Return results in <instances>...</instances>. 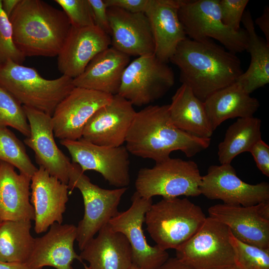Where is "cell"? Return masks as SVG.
<instances>
[{"instance_id": "6da1fadb", "label": "cell", "mask_w": 269, "mask_h": 269, "mask_svg": "<svg viewBox=\"0 0 269 269\" xmlns=\"http://www.w3.org/2000/svg\"><path fill=\"white\" fill-rule=\"evenodd\" d=\"M169 61L180 71L182 84L204 102L216 91L236 82L243 73L240 58L212 39L186 38Z\"/></svg>"}, {"instance_id": "7a4b0ae2", "label": "cell", "mask_w": 269, "mask_h": 269, "mask_svg": "<svg viewBox=\"0 0 269 269\" xmlns=\"http://www.w3.org/2000/svg\"><path fill=\"white\" fill-rule=\"evenodd\" d=\"M125 142L129 153L158 163L176 150L192 157L207 149L211 138L194 136L176 128L170 120L168 105H149L136 112Z\"/></svg>"}, {"instance_id": "3957f363", "label": "cell", "mask_w": 269, "mask_h": 269, "mask_svg": "<svg viewBox=\"0 0 269 269\" xmlns=\"http://www.w3.org/2000/svg\"><path fill=\"white\" fill-rule=\"evenodd\" d=\"M9 19L13 42L25 57L58 56L71 27L63 10L41 0H20Z\"/></svg>"}, {"instance_id": "277c9868", "label": "cell", "mask_w": 269, "mask_h": 269, "mask_svg": "<svg viewBox=\"0 0 269 269\" xmlns=\"http://www.w3.org/2000/svg\"><path fill=\"white\" fill-rule=\"evenodd\" d=\"M73 81V78L63 75L55 79H46L35 69L10 59L0 64V87L22 106L50 116L58 104L75 87Z\"/></svg>"}, {"instance_id": "5b68a950", "label": "cell", "mask_w": 269, "mask_h": 269, "mask_svg": "<svg viewBox=\"0 0 269 269\" xmlns=\"http://www.w3.org/2000/svg\"><path fill=\"white\" fill-rule=\"evenodd\" d=\"M206 217L200 206L187 198H163L145 214L146 229L162 250L176 249L202 226Z\"/></svg>"}, {"instance_id": "8992f818", "label": "cell", "mask_w": 269, "mask_h": 269, "mask_svg": "<svg viewBox=\"0 0 269 269\" xmlns=\"http://www.w3.org/2000/svg\"><path fill=\"white\" fill-rule=\"evenodd\" d=\"M68 189H78L83 197L84 216L78 223L76 241L82 251L104 226L119 213L118 207L127 187L106 189L93 184L80 167L71 162Z\"/></svg>"}, {"instance_id": "52a82bcc", "label": "cell", "mask_w": 269, "mask_h": 269, "mask_svg": "<svg viewBox=\"0 0 269 269\" xmlns=\"http://www.w3.org/2000/svg\"><path fill=\"white\" fill-rule=\"evenodd\" d=\"M202 176L194 161L170 157L151 168L140 169L135 188L140 196L147 199L154 196L196 197L201 195Z\"/></svg>"}, {"instance_id": "ba28073f", "label": "cell", "mask_w": 269, "mask_h": 269, "mask_svg": "<svg viewBox=\"0 0 269 269\" xmlns=\"http://www.w3.org/2000/svg\"><path fill=\"white\" fill-rule=\"evenodd\" d=\"M179 20L188 38L194 40L215 39L234 54L246 50V30L234 31L222 22L219 0H180Z\"/></svg>"}, {"instance_id": "9c48e42d", "label": "cell", "mask_w": 269, "mask_h": 269, "mask_svg": "<svg viewBox=\"0 0 269 269\" xmlns=\"http://www.w3.org/2000/svg\"><path fill=\"white\" fill-rule=\"evenodd\" d=\"M228 227L206 217L199 229L178 247L176 258L194 269H226L235 266Z\"/></svg>"}, {"instance_id": "30bf717a", "label": "cell", "mask_w": 269, "mask_h": 269, "mask_svg": "<svg viewBox=\"0 0 269 269\" xmlns=\"http://www.w3.org/2000/svg\"><path fill=\"white\" fill-rule=\"evenodd\" d=\"M172 68L154 54L138 56L123 73L118 94L133 106L148 105L162 97L173 85Z\"/></svg>"}, {"instance_id": "8fae6325", "label": "cell", "mask_w": 269, "mask_h": 269, "mask_svg": "<svg viewBox=\"0 0 269 269\" xmlns=\"http://www.w3.org/2000/svg\"><path fill=\"white\" fill-rule=\"evenodd\" d=\"M60 144L69 152L73 163L84 172L94 170L108 183L118 188L127 187L130 183L129 152L125 146L98 145L83 138L61 139Z\"/></svg>"}, {"instance_id": "7c38bea8", "label": "cell", "mask_w": 269, "mask_h": 269, "mask_svg": "<svg viewBox=\"0 0 269 269\" xmlns=\"http://www.w3.org/2000/svg\"><path fill=\"white\" fill-rule=\"evenodd\" d=\"M132 204L109 222L111 228L123 234L132 249V263L141 269H157L169 258L167 251L146 241L142 229L145 214L152 204V198L140 196L136 191L131 198Z\"/></svg>"}, {"instance_id": "4fadbf2b", "label": "cell", "mask_w": 269, "mask_h": 269, "mask_svg": "<svg viewBox=\"0 0 269 269\" xmlns=\"http://www.w3.org/2000/svg\"><path fill=\"white\" fill-rule=\"evenodd\" d=\"M201 194L229 205L252 206L269 200V184H250L242 181L231 164L211 165L202 176Z\"/></svg>"}, {"instance_id": "5bb4252c", "label": "cell", "mask_w": 269, "mask_h": 269, "mask_svg": "<svg viewBox=\"0 0 269 269\" xmlns=\"http://www.w3.org/2000/svg\"><path fill=\"white\" fill-rule=\"evenodd\" d=\"M113 95L75 87L57 106L51 116L54 136L61 139L82 138L90 118L109 103Z\"/></svg>"}, {"instance_id": "9a60e30c", "label": "cell", "mask_w": 269, "mask_h": 269, "mask_svg": "<svg viewBox=\"0 0 269 269\" xmlns=\"http://www.w3.org/2000/svg\"><path fill=\"white\" fill-rule=\"evenodd\" d=\"M208 213L241 241L269 249V200L248 206L218 204L210 206Z\"/></svg>"}, {"instance_id": "2e32d148", "label": "cell", "mask_w": 269, "mask_h": 269, "mask_svg": "<svg viewBox=\"0 0 269 269\" xmlns=\"http://www.w3.org/2000/svg\"><path fill=\"white\" fill-rule=\"evenodd\" d=\"M23 107L30 131L24 143L34 152L36 162L39 166L67 184L71 162L56 143L51 116L31 107Z\"/></svg>"}, {"instance_id": "e0dca14e", "label": "cell", "mask_w": 269, "mask_h": 269, "mask_svg": "<svg viewBox=\"0 0 269 269\" xmlns=\"http://www.w3.org/2000/svg\"><path fill=\"white\" fill-rule=\"evenodd\" d=\"M135 113L131 102L119 94L115 95L90 118L82 138L101 146L123 145Z\"/></svg>"}, {"instance_id": "ac0fdd59", "label": "cell", "mask_w": 269, "mask_h": 269, "mask_svg": "<svg viewBox=\"0 0 269 269\" xmlns=\"http://www.w3.org/2000/svg\"><path fill=\"white\" fill-rule=\"evenodd\" d=\"M30 189L35 232L43 233L55 223L62 224L68 200L67 184L39 166L31 177Z\"/></svg>"}, {"instance_id": "d6986e66", "label": "cell", "mask_w": 269, "mask_h": 269, "mask_svg": "<svg viewBox=\"0 0 269 269\" xmlns=\"http://www.w3.org/2000/svg\"><path fill=\"white\" fill-rule=\"evenodd\" d=\"M112 47L130 56L154 54V42L148 19L144 12L133 13L107 8Z\"/></svg>"}, {"instance_id": "ffe728a7", "label": "cell", "mask_w": 269, "mask_h": 269, "mask_svg": "<svg viewBox=\"0 0 269 269\" xmlns=\"http://www.w3.org/2000/svg\"><path fill=\"white\" fill-rule=\"evenodd\" d=\"M76 237L77 228L74 225L53 224L46 234L35 238L25 263L31 269H42L46 266L56 269H73L74 260L83 264L74 249Z\"/></svg>"}, {"instance_id": "44dd1931", "label": "cell", "mask_w": 269, "mask_h": 269, "mask_svg": "<svg viewBox=\"0 0 269 269\" xmlns=\"http://www.w3.org/2000/svg\"><path fill=\"white\" fill-rule=\"evenodd\" d=\"M111 45L110 36L96 26H71L65 44L57 56L59 71L74 79L81 74L92 59Z\"/></svg>"}, {"instance_id": "7402d4cb", "label": "cell", "mask_w": 269, "mask_h": 269, "mask_svg": "<svg viewBox=\"0 0 269 269\" xmlns=\"http://www.w3.org/2000/svg\"><path fill=\"white\" fill-rule=\"evenodd\" d=\"M180 0H148L144 13L151 29L156 57L169 61L179 43L187 37L179 20Z\"/></svg>"}, {"instance_id": "603a6c76", "label": "cell", "mask_w": 269, "mask_h": 269, "mask_svg": "<svg viewBox=\"0 0 269 269\" xmlns=\"http://www.w3.org/2000/svg\"><path fill=\"white\" fill-rule=\"evenodd\" d=\"M81 251L85 269H127L132 263L131 246L126 236L113 230L109 224L98 232Z\"/></svg>"}, {"instance_id": "cb8c5ba5", "label": "cell", "mask_w": 269, "mask_h": 269, "mask_svg": "<svg viewBox=\"0 0 269 269\" xmlns=\"http://www.w3.org/2000/svg\"><path fill=\"white\" fill-rule=\"evenodd\" d=\"M130 57L113 47H108L96 55L83 72L73 79L74 86L113 96L118 94Z\"/></svg>"}, {"instance_id": "d4e9b609", "label": "cell", "mask_w": 269, "mask_h": 269, "mask_svg": "<svg viewBox=\"0 0 269 269\" xmlns=\"http://www.w3.org/2000/svg\"><path fill=\"white\" fill-rule=\"evenodd\" d=\"M31 177L18 174L12 165L0 161V223L34 220L30 203Z\"/></svg>"}, {"instance_id": "484cf974", "label": "cell", "mask_w": 269, "mask_h": 269, "mask_svg": "<svg viewBox=\"0 0 269 269\" xmlns=\"http://www.w3.org/2000/svg\"><path fill=\"white\" fill-rule=\"evenodd\" d=\"M204 104L213 131L227 120L253 117L260 106L237 81L213 93Z\"/></svg>"}, {"instance_id": "4316f807", "label": "cell", "mask_w": 269, "mask_h": 269, "mask_svg": "<svg viewBox=\"0 0 269 269\" xmlns=\"http://www.w3.org/2000/svg\"><path fill=\"white\" fill-rule=\"evenodd\" d=\"M171 124L176 128L194 136L210 138L213 130L205 110L204 102L187 86L182 84L168 105Z\"/></svg>"}, {"instance_id": "83f0119b", "label": "cell", "mask_w": 269, "mask_h": 269, "mask_svg": "<svg viewBox=\"0 0 269 269\" xmlns=\"http://www.w3.org/2000/svg\"><path fill=\"white\" fill-rule=\"evenodd\" d=\"M241 22L248 34L246 51L250 54L251 61L248 69L237 81L251 94L269 83V43L256 33L249 10L245 11Z\"/></svg>"}, {"instance_id": "f1b7e54d", "label": "cell", "mask_w": 269, "mask_h": 269, "mask_svg": "<svg viewBox=\"0 0 269 269\" xmlns=\"http://www.w3.org/2000/svg\"><path fill=\"white\" fill-rule=\"evenodd\" d=\"M261 120L254 117L238 118L226 131L224 140L218 145V160L230 164L238 155L250 152L261 139Z\"/></svg>"}, {"instance_id": "f546056e", "label": "cell", "mask_w": 269, "mask_h": 269, "mask_svg": "<svg viewBox=\"0 0 269 269\" xmlns=\"http://www.w3.org/2000/svg\"><path fill=\"white\" fill-rule=\"evenodd\" d=\"M31 221H6L0 223V261L25 263L34 239L30 233Z\"/></svg>"}, {"instance_id": "4dcf8cb0", "label": "cell", "mask_w": 269, "mask_h": 269, "mask_svg": "<svg viewBox=\"0 0 269 269\" xmlns=\"http://www.w3.org/2000/svg\"><path fill=\"white\" fill-rule=\"evenodd\" d=\"M0 161L17 168L30 177L37 168L28 155L23 143L7 128H0Z\"/></svg>"}, {"instance_id": "1f68e13d", "label": "cell", "mask_w": 269, "mask_h": 269, "mask_svg": "<svg viewBox=\"0 0 269 269\" xmlns=\"http://www.w3.org/2000/svg\"><path fill=\"white\" fill-rule=\"evenodd\" d=\"M10 127L24 135H30L29 125L22 105L0 87V128Z\"/></svg>"}, {"instance_id": "d6a6232c", "label": "cell", "mask_w": 269, "mask_h": 269, "mask_svg": "<svg viewBox=\"0 0 269 269\" xmlns=\"http://www.w3.org/2000/svg\"><path fill=\"white\" fill-rule=\"evenodd\" d=\"M230 240L234 250L236 267L240 269H269V249L243 242L236 238L231 231Z\"/></svg>"}, {"instance_id": "836d02e7", "label": "cell", "mask_w": 269, "mask_h": 269, "mask_svg": "<svg viewBox=\"0 0 269 269\" xmlns=\"http://www.w3.org/2000/svg\"><path fill=\"white\" fill-rule=\"evenodd\" d=\"M63 9L72 26H94L92 10L88 0H55Z\"/></svg>"}, {"instance_id": "e575fe53", "label": "cell", "mask_w": 269, "mask_h": 269, "mask_svg": "<svg viewBox=\"0 0 269 269\" xmlns=\"http://www.w3.org/2000/svg\"><path fill=\"white\" fill-rule=\"evenodd\" d=\"M25 58L13 42L11 24L2 9L0 0V64L8 59L21 64Z\"/></svg>"}, {"instance_id": "d590c367", "label": "cell", "mask_w": 269, "mask_h": 269, "mask_svg": "<svg viewBox=\"0 0 269 269\" xmlns=\"http://www.w3.org/2000/svg\"><path fill=\"white\" fill-rule=\"evenodd\" d=\"M248 0H219L221 17L223 23L234 31L241 28L242 21Z\"/></svg>"}, {"instance_id": "8d00e7d4", "label": "cell", "mask_w": 269, "mask_h": 269, "mask_svg": "<svg viewBox=\"0 0 269 269\" xmlns=\"http://www.w3.org/2000/svg\"><path fill=\"white\" fill-rule=\"evenodd\" d=\"M91 5L95 25L106 34L111 35V28L107 7L104 0H88Z\"/></svg>"}, {"instance_id": "74e56055", "label": "cell", "mask_w": 269, "mask_h": 269, "mask_svg": "<svg viewBox=\"0 0 269 269\" xmlns=\"http://www.w3.org/2000/svg\"><path fill=\"white\" fill-rule=\"evenodd\" d=\"M250 152L262 173L269 177V146L262 139L257 142Z\"/></svg>"}, {"instance_id": "f35d334b", "label": "cell", "mask_w": 269, "mask_h": 269, "mask_svg": "<svg viewBox=\"0 0 269 269\" xmlns=\"http://www.w3.org/2000/svg\"><path fill=\"white\" fill-rule=\"evenodd\" d=\"M107 7H118L133 12H144L148 0H104Z\"/></svg>"}, {"instance_id": "ab89813d", "label": "cell", "mask_w": 269, "mask_h": 269, "mask_svg": "<svg viewBox=\"0 0 269 269\" xmlns=\"http://www.w3.org/2000/svg\"><path fill=\"white\" fill-rule=\"evenodd\" d=\"M266 37V41L269 43V7L266 6L262 14L258 17L255 22Z\"/></svg>"}, {"instance_id": "60d3db41", "label": "cell", "mask_w": 269, "mask_h": 269, "mask_svg": "<svg viewBox=\"0 0 269 269\" xmlns=\"http://www.w3.org/2000/svg\"><path fill=\"white\" fill-rule=\"evenodd\" d=\"M157 269H194L180 261L176 257L168 258Z\"/></svg>"}, {"instance_id": "b9f144b4", "label": "cell", "mask_w": 269, "mask_h": 269, "mask_svg": "<svg viewBox=\"0 0 269 269\" xmlns=\"http://www.w3.org/2000/svg\"><path fill=\"white\" fill-rule=\"evenodd\" d=\"M20 0H1V7L9 18Z\"/></svg>"}, {"instance_id": "7bdbcfd3", "label": "cell", "mask_w": 269, "mask_h": 269, "mask_svg": "<svg viewBox=\"0 0 269 269\" xmlns=\"http://www.w3.org/2000/svg\"><path fill=\"white\" fill-rule=\"evenodd\" d=\"M0 269H31L26 263L0 261Z\"/></svg>"}, {"instance_id": "ee69618b", "label": "cell", "mask_w": 269, "mask_h": 269, "mask_svg": "<svg viewBox=\"0 0 269 269\" xmlns=\"http://www.w3.org/2000/svg\"><path fill=\"white\" fill-rule=\"evenodd\" d=\"M127 269H141L139 267H137L135 265L132 264L129 267H128Z\"/></svg>"}, {"instance_id": "f6af8a7d", "label": "cell", "mask_w": 269, "mask_h": 269, "mask_svg": "<svg viewBox=\"0 0 269 269\" xmlns=\"http://www.w3.org/2000/svg\"><path fill=\"white\" fill-rule=\"evenodd\" d=\"M226 269H240L236 267V266L231 267L228 268H227Z\"/></svg>"}]
</instances>
